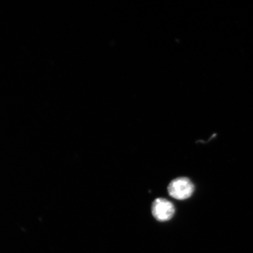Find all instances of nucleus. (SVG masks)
<instances>
[{
    "label": "nucleus",
    "mask_w": 253,
    "mask_h": 253,
    "mask_svg": "<svg viewBox=\"0 0 253 253\" xmlns=\"http://www.w3.org/2000/svg\"><path fill=\"white\" fill-rule=\"evenodd\" d=\"M175 211V207L172 202L166 199L158 198L152 205V213L158 221H166L171 219Z\"/></svg>",
    "instance_id": "nucleus-2"
},
{
    "label": "nucleus",
    "mask_w": 253,
    "mask_h": 253,
    "mask_svg": "<svg viewBox=\"0 0 253 253\" xmlns=\"http://www.w3.org/2000/svg\"><path fill=\"white\" fill-rule=\"evenodd\" d=\"M195 187L190 179L185 177H180L170 182L168 191L169 194L178 200H185L191 197Z\"/></svg>",
    "instance_id": "nucleus-1"
}]
</instances>
